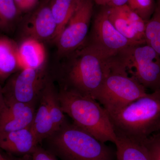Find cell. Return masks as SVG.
Wrapping results in <instances>:
<instances>
[{
  "instance_id": "obj_10",
  "label": "cell",
  "mask_w": 160,
  "mask_h": 160,
  "mask_svg": "<svg viewBox=\"0 0 160 160\" xmlns=\"http://www.w3.org/2000/svg\"><path fill=\"white\" fill-rule=\"evenodd\" d=\"M108 8L109 19L123 36L136 45L146 44V22L126 5Z\"/></svg>"
},
{
  "instance_id": "obj_25",
  "label": "cell",
  "mask_w": 160,
  "mask_h": 160,
  "mask_svg": "<svg viewBox=\"0 0 160 160\" xmlns=\"http://www.w3.org/2000/svg\"><path fill=\"white\" fill-rule=\"evenodd\" d=\"M16 5L21 13H27L35 9L39 0H14Z\"/></svg>"
},
{
  "instance_id": "obj_24",
  "label": "cell",
  "mask_w": 160,
  "mask_h": 160,
  "mask_svg": "<svg viewBox=\"0 0 160 160\" xmlns=\"http://www.w3.org/2000/svg\"><path fill=\"white\" fill-rule=\"evenodd\" d=\"M31 160H58L51 151L38 146L32 153Z\"/></svg>"
},
{
  "instance_id": "obj_3",
  "label": "cell",
  "mask_w": 160,
  "mask_h": 160,
  "mask_svg": "<svg viewBox=\"0 0 160 160\" xmlns=\"http://www.w3.org/2000/svg\"><path fill=\"white\" fill-rule=\"evenodd\" d=\"M109 114L115 133L145 139L160 129V89Z\"/></svg>"
},
{
  "instance_id": "obj_13",
  "label": "cell",
  "mask_w": 160,
  "mask_h": 160,
  "mask_svg": "<svg viewBox=\"0 0 160 160\" xmlns=\"http://www.w3.org/2000/svg\"><path fill=\"white\" fill-rule=\"evenodd\" d=\"M30 126L15 131L0 132V149L16 155H31L39 143Z\"/></svg>"
},
{
  "instance_id": "obj_7",
  "label": "cell",
  "mask_w": 160,
  "mask_h": 160,
  "mask_svg": "<svg viewBox=\"0 0 160 160\" xmlns=\"http://www.w3.org/2000/svg\"><path fill=\"white\" fill-rule=\"evenodd\" d=\"M46 67L24 68L11 76L2 87L5 102H19L35 106L49 78Z\"/></svg>"
},
{
  "instance_id": "obj_4",
  "label": "cell",
  "mask_w": 160,
  "mask_h": 160,
  "mask_svg": "<svg viewBox=\"0 0 160 160\" xmlns=\"http://www.w3.org/2000/svg\"><path fill=\"white\" fill-rule=\"evenodd\" d=\"M52 152L62 160H113L105 143L67 122L46 139Z\"/></svg>"
},
{
  "instance_id": "obj_19",
  "label": "cell",
  "mask_w": 160,
  "mask_h": 160,
  "mask_svg": "<svg viewBox=\"0 0 160 160\" xmlns=\"http://www.w3.org/2000/svg\"><path fill=\"white\" fill-rule=\"evenodd\" d=\"M35 113L31 128L39 143L48 138L56 131L50 112L42 100Z\"/></svg>"
},
{
  "instance_id": "obj_1",
  "label": "cell",
  "mask_w": 160,
  "mask_h": 160,
  "mask_svg": "<svg viewBox=\"0 0 160 160\" xmlns=\"http://www.w3.org/2000/svg\"><path fill=\"white\" fill-rule=\"evenodd\" d=\"M66 57L63 68V88L95 100L109 71V59L88 43Z\"/></svg>"
},
{
  "instance_id": "obj_8",
  "label": "cell",
  "mask_w": 160,
  "mask_h": 160,
  "mask_svg": "<svg viewBox=\"0 0 160 160\" xmlns=\"http://www.w3.org/2000/svg\"><path fill=\"white\" fill-rule=\"evenodd\" d=\"M88 44L108 58L129 47L138 45L118 31L109 19L108 8L103 7L95 16Z\"/></svg>"
},
{
  "instance_id": "obj_30",
  "label": "cell",
  "mask_w": 160,
  "mask_h": 160,
  "mask_svg": "<svg viewBox=\"0 0 160 160\" xmlns=\"http://www.w3.org/2000/svg\"><path fill=\"white\" fill-rule=\"evenodd\" d=\"M155 134H156L160 138V129L158 131V132L156 133H155Z\"/></svg>"
},
{
  "instance_id": "obj_12",
  "label": "cell",
  "mask_w": 160,
  "mask_h": 160,
  "mask_svg": "<svg viewBox=\"0 0 160 160\" xmlns=\"http://www.w3.org/2000/svg\"><path fill=\"white\" fill-rule=\"evenodd\" d=\"M6 104V109L0 114V132L15 131L31 126L35 106L17 102Z\"/></svg>"
},
{
  "instance_id": "obj_22",
  "label": "cell",
  "mask_w": 160,
  "mask_h": 160,
  "mask_svg": "<svg viewBox=\"0 0 160 160\" xmlns=\"http://www.w3.org/2000/svg\"><path fill=\"white\" fill-rule=\"evenodd\" d=\"M127 5L146 22L153 14L156 5L154 0H128Z\"/></svg>"
},
{
  "instance_id": "obj_9",
  "label": "cell",
  "mask_w": 160,
  "mask_h": 160,
  "mask_svg": "<svg viewBox=\"0 0 160 160\" xmlns=\"http://www.w3.org/2000/svg\"><path fill=\"white\" fill-rule=\"evenodd\" d=\"M92 0H84L56 41L58 54L67 57L84 45L93 12Z\"/></svg>"
},
{
  "instance_id": "obj_6",
  "label": "cell",
  "mask_w": 160,
  "mask_h": 160,
  "mask_svg": "<svg viewBox=\"0 0 160 160\" xmlns=\"http://www.w3.org/2000/svg\"><path fill=\"white\" fill-rule=\"evenodd\" d=\"M146 89L126 71L109 67V71L95 100L111 113L146 95Z\"/></svg>"
},
{
  "instance_id": "obj_2",
  "label": "cell",
  "mask_w": 160,
  "mask_h": 160,
  "mask_svg": "<svg viewBox=\"0 0 160 160\" xmlns=\"http://www.w3.org/2000/svg\"><path fill=\"white\" fill-rule=\"evenodd\" d=\"M58 98L63 112L74 125L100 142L115 143L116 134L109 113L97 101L63 87Z\"/></svg>"
},
{
  "instance_id": "obj_31",
  "label": "cell",
  "mask_w": 160,
  "mask_h": 160,
  "mask_svg": "<svg viewBox=\"0 0 160 160\" xmlns=\"http://www.w3.org/2000/svg\"><path fill=\"white\" fill-rule=\"evenodd\" d=\"M51 1V0H43L44 2H49Z\"/></svg>"
},
{
  "instance_id": "obj_15",
  "label": "cell",
  "mask_w": 160,
  "mask_h": 160,
  "mask_svg": "<svg viewBox=\"0 0 160 160\" xmlns=\"http://www.w3.org/2000/svg\"><path fill=\"white\" fill-rule=\"evenodd\" d=\"M18 54L22 68L39 69L46 66V49L39 41L25 38L18 45Z\"/></svg>"
},
{
  "instance_id": "obj_18",
  "label": "cell",
  "mask_w": 160,
  "mask_h": 160,
  "mask_svg": "<svg viewBox=\"0 0 160 160\" xmlns=\"http://www.w3.org/2000/svg\"><path fill=\"white\" fill-rule=\"evenodd\" d=\"M41 99L44 101L50 112L57 130L67 122L65 113L60 105L58 92L57 91L52 80L49 78L41 95Z\"/></svg>"
},
{
  "instance_id": "obj_28",
  "label": "cell",
  "mask_w": 160,
  "mask_h": 160,
  "mask_svg": "<svg viewBox=\"0 0 160 160\" xmlns=\"http://www.w3.org/2000/svg\"><path fill=\"white\" fill-rule=\"evenodd\" d=\"M9 160H31V155L25 156V157L22 158H10Z\"/></svg>"
},
{
  "instance_id": "obj_21",
  "label": "cell",
  "mask_w": 160,
  "mask_h": 160,
  "mask_svg": "<svg viewBox=\"0 0 160 160\" xmlns=\"http://www.w3.org/2000/svg\"><path fill=\"white\" fill-rule=\"evenodd\" d=\"M21 13L14 0H0V29H9Z\"/></svg>"
},
{
  "instance_id": "obj_20",
  "label": "cell",
  "mask_w": 160,
  "mask_h": 160,
  "mask_svg": "<svg viewBox=\"0 0 160 160\" xmlns=\"http://www.w3.org/2000/svg\"><path fill=\"white\" fill-rule=\"evenodd\" d=\"M146 44L151 46L160 56V0L156 5L154 12L146 22Z\"/></svg>"
},
{
  "instance_id": "obj_14",
  "label": "cell",
  "mask_w": 160,
  "mask_h": 160,
  "mask_svg": "<svg viewBox=\"0 0 160 160\" xmlns=\"http://www.w3.org/2000/svg\"><path fill=\"white\" fill-rule=\"evenodd\" d=\"M22 69L18 45L9 38L0 36V82L8 80Z\"/></svg>"
},
{
  "instance_id": "obj_16",
  "label": "cell",
  "mask_w": 160,
  "mask_h": 160,
  "mask_svg": "<svg viewBox=\"0 0 160 160\" xmlns=\"http://www.w3.org/2000/svg\"><path fill=\"white\" fill-rule=\"evenodd\" d=\"M117 160H150L146 146L142 141L116 133Z\"/></svg>"
},
{
  "instance_id": "obj_29",
  "label": "cell",
  "mask_w": 160,
  "mask_h": 160,
  "mask_svg": "<svg viewBox=\"0 0 160 160\" xmlns=\"http://www.w3.org/2000/svg\"><path fill=\"white\" fill-rule=\"evenodd\" d=\"M10 158L5 156L0 152V160H9Z\"/></svg>"
},
{
  "instance_id": "obj_5",
  "label": "cell",
  "mask_w": 160,
  "mask_h": 160,
  "mask_svg": "<svg viewBox=\"0 0 160 160\" xmlns=\"http://www.w3.org/2000/svg\"><path fill=\"white\" fill-rule=\"evenodd\" d=\"M111 61L146 89H160V56L151 46H131L112 57Z\"/></svg>"
},
{
  "instance_id": "obj_23",
  "label": "cell",
  "mask_w": 160,
  "mask_h": 160,
  "mask_svg": "<svg viewBox=\"0 0 160 160\" xmlns=\"http://www.w3.org/2000/svg\"><path fill=\"white\" fill-rule=\"evenodd\" d=\"M148 151L150 160H160V138L154 134L142 140Z\"/></svg>"
},
{
  "instance_id": "obj_11",
  "label": "cell",
  "mask_w": 160,
  "mask_h": 160,
  "mask_svg": "<svg viewBox=\"0 0 160 160\" xmlns=\"http://www.w3.org/2000/svg\"><path fill=\"white\" fill-rule=\"evenodd\" d=\"M49 2L43 1L26 20L23 29L25 38L43 43L50 41L55 42L58 27Z\"/></svg>"
},
{
  "instance_id": "obj_27",
  "label": "cell",
  "mask_w": 160,
  "mask_h": 160,
  "mask_svg": "<svg viewBox=\"0 0 160 160\" xmlns=\"http://www.w3.org/2000/svg\"><path fill=\"white\" fill-rule=\"evenodd\" d=\"M6 106L3 95L2 87L0 85V114L6 109Z\"/></svg>"
},
{
  "instance_id": "obj_26",
  "label": "cell",
  "mask_w": 160,
  "mask_h": 160,
  "mask_svg": "<svg viewBox=\"0 0 160 160\" xmlns=\"http://www.w3.org/2000/svg\"><path fill=\"white\" fill-rule=\"evenodd\" d=\"M93 3L103 7L115 8L126 5L128 0H92Z\"/></svg>"
},
{
  "instance_id": "obj_17",
  "label": "cell",
  "mask_w": 160,
  "mask_h": 160,
  "mask_svg": "<svg viewBox=\"0 0 160 160\" xmlns=\"http://www.w3.org/2000/svg\"><path fill=\"white\" fill-rule=\"evenodd\" d=\"M84 1V0H51L49 2L50 9L58 27L56 40Z\"/></svg>"
}]
</instances>
